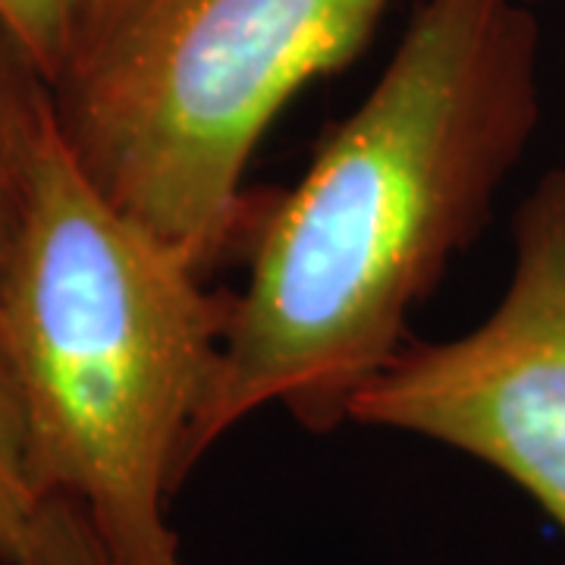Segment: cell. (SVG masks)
I'll use <instances>...</instances> for the list:
<instances>
[{
	"label": "cell",
	"mask_w": 565,
	"mask_h": 565,
	"mask_svg": "<svg viewBox=\"0 0 565 565\" xmlns=\"http://www.w3.org/2000/svg\"><path fill=\"white\" fill-rule=\"evenodd\" d=\"M390 0H85L51 76L63 151L202 277L243 255L267 126L367 47Z\"/></svg>",
	"instance_id": "cell-3"
},
{
	"label": "cell",
	"mask_w": 565,
	"mask_h": 565,
	"mask_svg": "<svg viewBox=\"0 0 565 565\" xmlns=\"http://www.w3.org/2000/svg\"><path fill=\"white\" fill-rule=\"evenodd\" d=\"M39 505L25 468V430L17 390L0 355V565H20Z\"/></svg>",
	"instance_id": "cell-6"
},
{
	"label": "cell",
	"mask_w": 565,
	"mask_h": 565,
	"mask_svg": "<svg viewBox=\"0 0 565 565\" xmlns=\"http://www.w3.org/2000/svg\"><path fill=\"white\" fill-rule=\"evenodd\" d=\"M527 0H422L362 104L289 192H264L189 471L267 405L327 434L484 230L541 120Z\"/></svg>",
	"instance_id": "cell-1"
},
{
	"label": "cell",
	"mask_w": 565,
	"mask_h": 565,
	"mask_svg": "<svg viewBox=\"0 0 565 565\" xmlns=\"http://www.w3.org/2000/svg\"><path fill=\"white\" fill-rule=\"evenodd\" d=\"M349 422L490 465L565 531V167L515 214L500 305L456 340H412L352 399Z\"/></svg>",
	"instance_id": "cell-4"
},
{
	"label": "cell",
	"mask_w": 565,
	"mask_h": 565,
	"mask_svg": "<svg viewBox=\"0 0 565 565\" xmlns=\"http://www.w3.org/2000/svg\"><path fill=\"white\" fill-rule=\"evenodd\" d=\"M233 292L82 180L57 129L0 280V355L41 500L79 505L110 565H185L170 503Z\"/></svg>",
	"instance_id": "cell-2"
},
{
	"label": "cell",
	"mask_w": 565,
	"mask_h": 565,
	"mask_svg": "<svg viewBox=\"0 0 565 565\" xmlns=\"http://www.w3.org/2000/svg\"><path fill=\"white\" fill-rule=\"evenodd\" d=\"M51 139V82L0 17V280L20 243Z\"/></svg>",
	"instance_id": "cell-5"
},
{
	"label": "cell",
	"mask_w": 565,
	"mask_h": 565,
	"mask_svg": "<svg viewBox=\"0 0 565 565\" xmlns=\"http://www.w3.org/2000/svg\"><path fill=\"white\" fill-rule=\"evenodd\" d=\"M85 0H0V17L20 35L51 82Z\"/></svg>",
	"instance_id": "cell-8"
},
{
	"label": "cell",
	"mask_w": 565,
	"mask_h": 565,
	"mask_svg": "<svg viewBox=\"0 0 565 565\" xmlns=\"http://www.w3.org/2000/svg\"><path fill=\"white\" fill-rule=\"evenodd\" d=\"M20 565H110L79 505L70 500H41L32 519Z\"/></svg>",
	"instance_id": "cell-7"
}]
</instances>
